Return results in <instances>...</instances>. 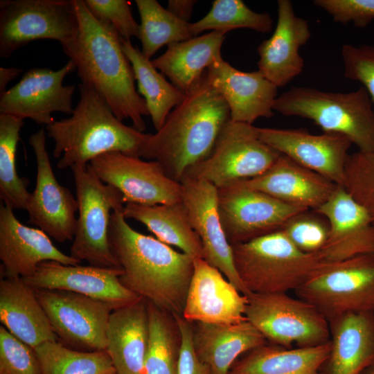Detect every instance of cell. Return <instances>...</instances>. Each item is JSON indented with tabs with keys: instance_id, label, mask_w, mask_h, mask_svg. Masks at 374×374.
Wrapping results in <instances>:
<instances>
[{
	"instance_id": "26",
	"label": "cell",
	"mask_w": 374,
	"mask_h": 374,
	"mask_svg": "<svg viewBox=\"0 0 374 374\" xmlns=\"http://www.w3.org/2000/svg\"><path fill=\"white\" fill-rule=\"evenodd\" d=\"M106 343L116 374H145L149 344L147 300L141 297L111 312Z\"/></svg>"
},
{
	"instance_id": "3",
	"label": "cell",
	"mask_w": 374,
	"mask_h": 374,
	"mask_svg": "<svg viewBox=\"0 0 374 374\" xmlns=\"http://www.w3.org/2000/svg\"><path fill=\"white\" fill-rule=\"evenodd\" d=\"M230 120L229 107L204 73L155 134H148L140 157L157 161L180 182L186 170L206 159Z\"/></svg>"
},
{
	"instance_id": "40",
	"label": "cell",
	"mask_w": 374,
	"mask_h": 374,
	"mask_svg": "<svg viewBox=\"0 0 374 374\" xmlns=\"http://www.w3.org/2000/svg\"><path fill=\"white\" fill-rule=\"evenodd\" d=\"M327 220L317 213L304 211L290 218L281 229L287 238L300 251L319 253L329 235Z\"/></svg>"
},
{
	"instance_id": "46",
	"label": "cell",
	"mask_w": 374,
	"mask_h": 374,
	"mask_svg": "<svg viewBox=\"0 0 374 374\" xmlns=\"http://www.w3.org/2000/svg\"><path fill=\"white\" fill-rule=\"evenodd\" d=\"M197 1L169 0L166 9L178 19L189 22Z\"/></svg>"
},
{
	"instance_id": "41",
	"label": "cell",
	"mask_w": 374,
	"mask_h": 374,
	"mask_svg": "<svg viewBox=\"0 0 374 374\" xmlns=\"http://www.w3.org/2000/svg\"><path fill=\"white\" fill-rule=\"evenodd\" d=\"M0 373L41 374L35 348L0 326Z\"/></svg>"
},
{
	"instance_id": "7",
	"label": "cell",
	"mask_w": 374,
	"mask_h": 374,
	"mask_svg": "<svg viewBox=\"0 0 374 374\" xmlns=\"http://www.w3.org/2000/svg\"><path fill=\"white\" fill-rule=\"evenodd\" d=\"M78 203V215L70 256L89 265L121 269L109 241L112 212L123 211V195L105 184L87 166L71 167Z\"/></svg>"
},
{
	"instance_id": "5",
	"label": "cell",
	"mask_w": 374,
	"mask_h": 374,
	"mask_svg": "<svg viewBox=\"0 0 374 374\" xmlns=\"http://www.w3.org/2000/svg\"><path fill=\"white\" fill-rule=\"evenodd\" d=\"M274 111L311 120L323 132L344 135L359 151H374V109L363 87L346 93L293 87L278 96Z\"/></svg>"
},
{
	"instance_id": "15",
	"label": "cell",
	"mask_w": 374,
	"mask_h": 374,
	"mask_svg": "<svg viewBox=\"0 0 374 374\" xmlns=\"http://www.w3.org/2000/svg\"><path fill=\"white\" fill-rule=\"evenodd\" d=\"M46 136L42 127L28 139L36 159L37 175L26 211L29 224L62 243L73 240L78 203L70 190L55 178L46 148Z\"/></svg>"
},
{
	"instance_id": "27",
	"label": "cell",
	"mask_w": 374,
	"mask_h": 374,
	"mask_svg": "<svg viewBox=\"0 0 374 374\" xmlns=\"http://www.w3.org/2000/svg\"><path fill=\"white\" fill-rule=\"evenodd\" d=\"M330 350L323 374H361L374 364V312H350L328 321Z\"/></svg>"
},
{
	"instance_id": "19",
	"label": "cell",
	"mask_w": 374,
	"mask_h": 374,
	"mask_svg": "<svg viewBox=\"0 0 374 374\" xmlns=\"http://www.w3.org/2000/svg\"><path fill=\"white\" fill-rule=\"evenodd\" d=\"M122 273L121 269L46 261L33 274L22 278L35 290L73 292L105 302L115 310L141 298L121 283Z\"/></svg>"
},
{
	"instance_id": "32",
	"label": "cell",
	"mask_w": 374,
	"mask_h": 374,
	"mask_svg": "<svg viewBox=\"0 0 374 374\" xmlns=\"http://www.w3.org/2000/svg\"><path fill=\"white\" fill-rule=\"evenodd\" d=\"M123 213L126 219L144 224L162 242L178 247L194 259L203 258L201 241L181 201L155 205L129 203L125 204Z\"/></svg>"
},
{
	"instance_id": "35",
	"label": "cell",
	"mask_w": 374,
	"mask_h": 374,
	"mask_svg": "<svg viewBox=\"0 0 374 374\" xmlns=\"http://www.w3.org/2000/svg\"><path fill=\"white\" fill-rule=\"evenodd\" d=\"M24 120L0 114V197L12 210H26L30 193L29 179L20 177L16 168V151Z\"/></svg>"
},
{
	"instance_id": "49",
	"label": "cell",
	"mask_w": 374,
	"mask_h": 374,
	"mask_svg": "<svg viewBox=\"0 0 374 374\" xmlns=\"http://www.w3.org/2000/svg\"><path fill=\"white\" fill-rule=\"evenodd\" d=\"M0 374H3V373H0Z\"/></svg>"
},
{
	"instance_id": "34",
	"label": "cell",
	"mask_w": 374,
	"mask_h": 374,
	"mask_svg": "<svg viewBox=\"0 0 374 374\" xmlns=\"http://www.w3.org/2000/svg\"><path fill=\"white\" fill-rule=\"evenodd\" d=\"M148 308L149 344L145 374H177L182 344L177 319L149 301Z\"/></svg>"
},
{
	"instance_id": "29",
	"label": "cell",
	"mask_w": 374,
	"mask_h": 374,
	"mask_svg": "<svg viewBox=\"0 0 374 374\" xmlns=\"http://www.w3.org/2000/svg\"><path fill=\"white\" fill-rule=\"evenodd\" d=\"M193 341L196 355L213 374H229L239 357L268 343L247 319L231 325L193 323Z\"/></svg>"
},
{
	"instance_id": "45",
	"label": "cell",
	"mask_w": 374,
	"mask_h": 374,
	"mask_svg": "<svg viewBox=\"0 0 374 374\" xmlns=\"http://www.w3.org/2000/svg\"><path fill=\"white\" fill-rule=\"evenodd\" d=\"M182 336L177 374H213L211 368L195 353L193 341V323L175 315Z\"/></svg>"
},
{
	"instance_id": "2",
	"label": "cell",
	"mask_w": 374,
	"mask_h": 374,
	"mask_svg": "<svg viewBox=\"0 0 374 374\" xmlns=\"http://www.w3.org/2000/svg\"><path fill=\"white\" fill-rule=\"evenodd\" d=\"M111 249L129 290L174 315H182L194 270V258L131 227L123 211L112 212Z\"/></svg>"
},
{
	"instance_id": "47",
	"label": "cell",
	"mask_w": 374,
	"mask_h": 374,
	"mask_svg": "<svg viewBox=\"0 0 374 374\" xmlns=\"http://www.w3.org/2000/svg\"><path fill=\"white\" fill-rule=\"evenodd\" d=\"M24 70L15 67L0 68V94L3 93L7 89L9 82L18 77Z\"/></svg>"
},
{
	"instance_id": "38",
	"label": "cell",
	"mask_w": 374,
	"mask_h": 374,
	"mask_svg": "<svg viewBox=\"0 0 374 374\" xmlns=\"http://www.w3.org/2000/svg\"><path fill=\"white\" fill-rule=\"evenodd\" d=\"M272 25L273 20L267 12H256L242 0H215L203 18L190 23V30L194 37L205 30L226 33L237 28L267 33Z\"/></svg>"
},
{
	"instance_id": "12",
	"label": "cell",
	"mask_w": 374,
	"mask_h": 374,
	"mask_svg": "<svg viewBox=\"0 0 374 374\" xmlns=\"http://www.w3.org/2000/svg\"><path fill=\"white\" fill-rule=\"evenodd\" d=\"M217 209L231 245L280 231L292 216L308 211L282 202L242 181L217 188Z\"/></svg>"
},
{
	"instance_id": "13",
	"label": "cell",
	"mask_w": 374,
	"mask_h": 374,
	"mask_svg": "<svg viewBox=\"0 0 374 374\" xmlns=\"http://www.w3.org/2000/svg\"><path fill=\"white\" fill-rule=\"evenodd\" d=\"M35 290L61 343L82 351L106 350L107 327L114 310L112 305L73 292Z\"/></svg>"
},
{
	"instance_id": "39",
	"label": "cell",
	"mask_w": 374,
	"mask_h": 374,
	"mask_svg": "<svg viewBox=\"0 0 374 374\" xmlns=\"http://www.w3.org/2000/svg\"><path fill=\"white\" fill-rule=\"evenodd\" d=\"M343 186L361 204L374 224V151L348 156Z\"/></svg>"
},
{
	"instance_id": "23",
	"label": "cell",
	"mask_w": 374,
	"mask_h": 374,
	"mask_svg": "<svg viewBox=\"0 0 374 374\" xmlns=\"http://www.w3.org/2000/svg\"><path fill=\"white\" fill-rule=\"evenodd\" d=\"M278 19L271 36L258 46V71L271 83L283 87L299 75L304 60L299 50L311 37L308 22L296 16L289 0H278Z\"/></svg>"
},
{
	"instance_id": "42",
	"label": "cell",
	"mask_w": 374,
	"mask_h": 374,
	"mask_svg": "<svg viewBox=\"0 0 374 374\" xmlns=\"http://www.w3.org/2000/svg\"><path fill=\"white\" fill-rule=\"evenodd\" d=\"M86 6L98 20L110 24L121 37L130 41L139 37V25L135 21L131 2L125 0H84Z\"/></svg>"
},
{
	"instance_id": "31",
	"label": "cell",
	"mask_w": 374,
	"mask_h": 374,
	"mask_svg": "<svg viewBox=\"0 0 374 374\" xmlns=\"http://www.w3.org/2000/svg\"><path fill=\"white\" fill-rule=\"evenodd\" d=\"M330 350V340L296 348L267 343L237 359L229 374H323L322 367Z\"/></svg>"
},
{
	"instance_id": "18",
	"label": "cell",
	"mask_w": 374,
	"mask_h": 374,
	"mask_svg": "<svg viewBox=\"0 0 374 374\" xmlns=\"http://www.w3.org/2000/svg\"><path fill=\"white\" fill-rule=\"evenodd\" d=\"M260 139L298 164L342 186L352 143L335 133L312 134L301 129L258 127Z\"/></svg>"
},
{
	"instance_id": "30",
	"label": "cell",
	"mask_w": 374,
	"mask_h": 374,
	"mask_svg": "<svg viewBox=\"0 0 374 374\" xmlns=\"http://www.w3.org/2000/svg\"><path fill=\"white\" fill-rule=\"evenodd\" d=\"M226 33L211 31L201 36L175 43L152 64L184 94L201 80L207 69L221 55Z\"/></svg>"
},
{
	"instance_id": "14",
	"label": "cell",
	"mask_w": 374,
	"mask_h": 374,
	"mask_svg": "<svg viewBox=\"0 0 374 374\" xmlns=\"http://www.w3.org/2000/svg\"><path fill=\"white\" fill-rule=\"evenodd\" d=\"M119 152L104 153L89 165L105 184L117 188L124 204H168L181 201V185L170 179L156 161Z\"/></svg>"
},
{
	"instance_id": "22",
	"label": "cell",
	"mask_w": 374,
	"mask_h": 374,
	"mask_svg": "<svg viewBox=\"0 0 374 374\" xmlns=\"http://www.w3.org/2000/svg\"><path fill=\"white\" fill-rule=\"evenodd\" d=\"M14 210L0 208V260L3 278H25L46 261L77 265L80 261L60 251L49 236L38 228L22 224Z\"/></svg>"
},
{
	"instance_id": "1",
	"label": "cell",
	"mask_w": 374,
	"mask_h": 374,
	"mask_svg": "<svg viewBox=\"0 0 374 374\" xmlns=\"http://www.w3.org/2000/svg\"><path fill=\"white\" fill-rule=\"evenodd\" d=\"M78 30L62 46L75 66L82 84L93 88L120 120L130 119L143 132L145 102L135 87L133 68L123 48V38L110 24L95 18L84 0H73Z\"/></svg>"
},
{
	"instance_id": "16",
	"label": "cell",
	"mask_w": 374,
	"mask_h": 374,
	"mask_svg": "<svg viewBox=\"0 0 374 374\" xmlns=\"http://www.w3.org/2000/svg\"><path fill=\"white\" fill-rule=\"evenodd\" d=\"M74 70L75 66L70 60L56 71L46 68L28 70L19 82L0 94V114L22 120L30 118L46 126L55 121L53 112L71 114L75 86H64L63 82Z\"/></svg>"
},
{
	"instance_id": "44",
	"label": "cell",
	"mask_w": 374,
	"mask_h": 374,
	"mask_svg": "<svg viewBox=\"0 0 374 374\" xmlns=\"http://www.w3.org/2000/svg\"><path fill=\"white\" fill-rule=\"evenodd\" d=\"M313 3L338 23L364 27L374 20V0H315Z\"/></svg>"
},
{
	"instance_id": "48",
	"label": "cell",
	"mask_w": 374,
	"mask_h": 374,
	"mask_svg": "<svg viewBox=\"0 0 374 374\" xmlns=\"http://www.w3.org/2000/svg\"><path fill=\"white\" fill-rule=\"evenodd\" d=\"M361 374H374V364L364 370Z\"/></svg>"
},
{
	"instance_id": "4",
	"label": "cell",
	"mask_w": 374,
	"mask_h": 374,
	"mask_svg": "<svg viewBox=\"0 0 374 374\" xmlns=\"http://www.w3.org/2000/svg\"><path fill=\"white\" fill-rule=\"evenodd\" d=\"M80 100L71 116L46 126L55 143L59 169L87 166L96 157L119 152L140 157L148 134L125 125L91 87L78 84Z\"/></svg>"
},
{
	"instance_id": "33",
	"label": "cell",
	"mask_w": 374,
	"mask_h": 374,
	"mask_svg": "<svg viewBox=\"0 0 374 374\" xmlns=\"http://www.w3.org/2000/svg\"><path fill=\"white\" fill-rule=\"evenodd\" d=\"M123 48L133 68L139 93L143 96L153 126L158 131L168 114L184 98L185 94L167 81L151 60L130 41L123 39Z\"/></svg>"
},
{
	"instance_id": "6",
	"label": "cell",
	"mask_w": 374,
	"mask_h": 374,
	"mask_svg": "<svg viewBox=\"0 0 374 374\" xmlns=\"http://www.w3.org/2000/svg\"><path fill=\"white\" fill-rule=\"evenodd\" d=\"M231 247L235 269L249 294L295 292L323 262L319 253L300 251L281 230Z\"/></svg>"
},
{
	"instance_id": "28",
	"label": "cell",
	"mask_w": 374,
	"mask_h": 374,
	"mask_svg": "<svg viewBox=\"0 0 374 374\" xmlns=\"http://www.w3.org/2000/svg\"><path fill=\"white\" fill-rule=\"evenodd\" d=\"M0 321L10 332L33 348L46 341H59L35 290L22 278L1 280Z\"/></svg>"
},
{
	"instance_id": "11",
	"label": "cell",
	"mask_w": 374,
	"mask_h": 374,
	"mask_svg": "<svg viewBox=\"0 0 374 374\" xmlns=\"http://www.w3.org/2000/svg\"><path fill=\"white\" fill-rule=\"evenodd\" d=\"M78 30L73 0H1L0 56L37 39H54L62 46Z\"/></svg>"
},
{
	"instance_id": "25",
	"label": "cell",
	"mask_w": 374,
	"mask_h": 374,
	"mask_svg": "<svg viewBox=\"0 0 374 374\" xmlns=\"http://www.w3.org/2000/svg\"><path fill=\"white\" fill-rule=\"evenodd\" d=\"M242 181L282 202L304 210L319 208L338 186L282 154L265 172Z\"/></svg>"
},
{
	"instance_id": "9",
	"label": "cell",
	"mask_w": 374,
	"mask_h": 374,
	"mask_svg": "<svg viewBox=\"0 0 374 374\" xmlns=\"http://www.w3.org/2000/svg\"><path fill=\"white\" fill-rule=\"evenodd\" d=\"M245 317L269 344L314 346L330 340L327 319L310 303L287 293H249Z\"/></svg>"
},
{
	"instance_id": "36",
	"label": "cell",
	"mask_w": 374,
	"mask_h": 374,
	"mask_svg": "<svg viewBox=\"0 0 374 374\" xmlns=\"http://www.w3.org/2000/svg\"><path fill=\"white\" fill-rule=\"evenodd\" d=\"M141 24L139 39L141 52L151 60L161 47L193 37L190 23L182 21L156 0H135Z\"/></svg>"
},
{
	"instance_id": "24",
	"label": "cell",
	"mask_w": 374,
	"mask_h": 374,
	"mask_svg": "<svg viewBox=\"0 0 374 374\" xmlns=\"http://www.w3.org/2000/svg\"><path fill=\"white\" fill-rule=\"evenodd\" d=\"M207 74L226 103L231 121L253 125L259 118L274 115L278 87L258 70H238L220 56L207 69Z\"/></svg>"
},
{
	"instance_id": "21",
	"label": "cell",
	"mask_w": 374,
	"mask_h": 374,
	"mask_svg": "<svg viewBox=\"0 0 374 374\" xmlns=\"http://www.w3.org/2000/svg\"><path fill=\"white\" fill-rule=\"evenodd\" d=\"M247 296L203 258L194 259V270L182 317L186 321L231 325L247 320Z\"/></svg>"
},
{
	"instance_id": "43",
	"label": "cell",
	"mask_w": 374,
	"mask_h": 374,
	"mask_svg": "<svg viewBox=\"0 0 374 374\" xmlns=\"http://www.w3.org/2000/svg\"><path fill=\"white\" fill-rule=\"evenodd\" d=\"M341 55L344 76L360 82L374 103V46L344 44Z\"/></svg>"
},
{
	"instance_id": "8",
	"label": "cell",
	"mask_w": 374,
	"mask_h": 374,
	"mask_svg": "<svg viewBox=\"0 0 374 374\" xmlns=\"http://www.w3.org/2000/svg\"><path fill=\"white\" fill-rule=\"evenodd\" d=\"M331 319L350 312H374V253L323 262L295 292Z\"/></svg>"
},
{
	"instance_id": "10",
	"label": "cell",
	"mask_w": 374,
	"mask_h": 374,
	"mask_svg": "<svg viewBox=\"0 0 374 374\" xmlns=\"http://www.w3.org/2000/svg\"><path fill=\"white\" fill-rule=\"evenodd\" d=\"M280 155L260 139L257 127L229 120L211 153L190 167L184 175L220 188L260 175Z\"/></svg>"
},
{
	"instance_id": "20",
	"label": "cell",
	"mask_w": 374,
	"mask_h": 374,
	"mask_svg": "<svg viewBox=\"0 0 374 374\" xmlns=\"http://www.w3.org/2000/svg\"><path fill=\"white\" fill-rule=\"evenodd\" d=\"M313 211L329 224L327 242L319 252L323 262H338L374 253L373 221L344 186L338 185L328 200Z\"/></svg>"
},
{
	"instance_id": "37",
	"label": "cell",
	"mask_w": 374,
	"mask_h": 374,
	"mask_svg": "<svg viewBox=\"0 0 374 374\" xmlns=\"http://www.w3.org/2000/svg\"><path fill=\"white\" fill-rule=\"evenodd\" d=\"M35 350L41 374H116L106 350H75L60 341L44 342Z\"/></svg>"
},
{
	"instance_id": "17",
	"label": "cell",
	"mask_w": 374,
	"mask_h": 374,
	"mask_svg": "<svg viewBox=\"0 0 374 374\" xmlns=\"http://www.w3.org/2000/svg\"><path fill=\"white\" fill-rule=\"evenodd\" d=\"M181 202L202 246L203 259L218 269L241 293H249L234 267L232 247L222 228L217 209V188L204 180L184 175Z\"/></svg>"
}]
</instances>
